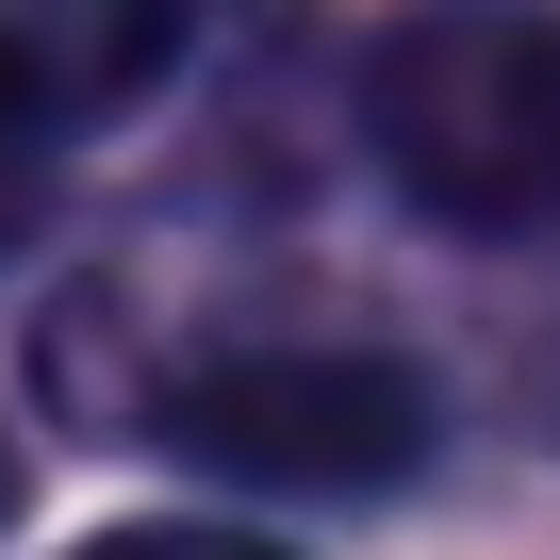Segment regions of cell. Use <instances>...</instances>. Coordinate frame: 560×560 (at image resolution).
<instances>
[{
	"label": "cell",
	"instance_id": "cell-4",
	"mask_svg": "<svg viewBox=\"0 0 560 560\" xmlns=\"http://www.w3.org/2000/svg\"><path fill=\"white\" fill-rule=\"evenodd\" d=\"M67 560H298V544H264V527H198V511H132V527H100V544H67Z\"/></svg>",
	"mask_w": 560,
	"mask_h": 560
},
{
	"label": "cell",
	"instance_id": "cell-2",
	"mask_svg": "<svg viewBox=\"0 0 560 560\" xmlns=\"http://www.w3.org/2000/svg\"><path fill=\"white\" fill-rule=\"evenodd\" d=\"M132 429H165L182 462H214L247 494H396L429 462L445 396L396 347H231V363L165 380V412H132Z\"/></svg>",
	"mask_w": 560,
	"mask_h": 560
},
{
	"label": "cell",
	"instance_id": "cell-3",
	"mask_svg": "<svg viewBox=\"0 0 560 560\" xmlns=\"http://www.w3.org/2000/svg\"><path fill=\"white\" fill-rule=\"evenodd\" d=\"M182 34H198V0H0V100L34 132H83L132 83H165Z\"/></svg>",
	"mask_w": 560,
	"mask_h": 560
},
{
	"label": "cell",
	"instance_id": "cell-1",
	"mask_svg": "<svg viewBox=\"0 0 560 560\" xmlns=\"http://www.w3.org/2000/svg\"><path fill=\"white\" fill-rule=\"evenodd\" d=\"M363 149L429 231H560V0H396L363 50Z\"/></svg>",
	"mask_w": 560,
	"mask_h": 560
},
{
	"label": "cell",
	"instance_id": "cell-6",
	"mask_svg": "<svg viewBox=\"0 0 560 560\" xmlns=\"http://www.w3.org/2000/svg\"><path fill=\"white\" fill-rule=\"evenodd\" d=\"M0 527H18V429H0Z\"/></svg>",
	"mask_w": 560,
	"mask_h": 560
},
{
	"label": "cell",
	"instance_id": "cell-5",
	"mask_svg": "<svg viewBox=\"0 0 560 560\" xmlns=\"http://www.w3.org/2000/svg\"><path fill=\"white\" fill-rule=\"evenodd\" d=\"M50 182H67V132H34L18 100H0V264L34 247V214H50Z\"/></svg>",
	"mask_w": 560,
	"mask_h": 560
}]
</instances>
